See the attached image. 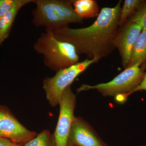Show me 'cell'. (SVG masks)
I'll return each instance as SVG.
<instances>
[{
  "label": "cell",
  "instance_id": "obj_1",
  "mask_svg": "<svg viewBox=\"0 0 146 146\" xmlns=\"http://www.w3.org/2000/svg\"><path fill=\"white\" fill-rule=\"evenodd\" d=\"M119 1L114 7H103L91 25L81 28H63L53 31L58 40L74 46L78 55H85L95 63L107 57L115 50L114 42L119 29Z\"/></svg>",
  "mask_w": 146,
  "mask_h": 146
},
{
  "label": "cell",
  "instance_id": "obj_3",
  "mask_svg": "<svg viewBox=\"0 0 146 146\" xmlns=\"http://www.w3.org/2000/svg\"><path fill=\"white\" fill-rule=\"evenodd\" d=\"M33 48L36 53L43 56L45 66L56 72L79 62V55L74 46L58 39L52 30L45 29Z\"/></svg>",
  "mask_w": 146,
  "mask_h": 146
},
{
  "label": "cell",
  "instance_id": "obj_5",
  "mask_svg": "<svg viewBox=\"0 0 146 146\" xmlns=\"http://www.w3.org/2000/svg\"><path fill=\"white\" fill-rule=\"evenodd\" d=\"M94 63V60L86 58L58 71L52 77L45 78L43 81V89L51 106L55 107L59 104L61 95L65 89L70 86L77 77Z\"/></svg>",
  "mask_w": 146,
  "mask_h": 146
},
{
  "label": "cell",
  "instance_id": "obj_15",
  "mask_svg": "<svg viewBox=\"0 0 146 146\" xmlns=\"http://www.w3.org/2000/svg\"><path fill=\"white\" fill-rule=\"evenodd\" d=\"M128 21L135 23L146 31V1H144L140 8L129 18Z\"/></svg>",
  "mask_w": 146,
  "mask_h": 146
},
{
  "label": "cell",
  "instance_id": "obj_7",
  "mask_svg": "<svg viewBox=\"0 0 146 146\" xmlns=\"http://www.w3.org/2000/svg\"><path fill=\"white\" fill-rule=\"evenodd\" d=\"M36 136L35 132L29 130L8 112L0 109V137L22 145Z\"/></svg>",
  "mask_w": 146,
  "mask_h": 146
},
{
  "label": "cell",
  "instance_id": "obj_20",
  "mask_svg": "<svg viewBox=\"0 0 146 146\" xmlns=\"http://www.w3.org/2000/svg\"><path fill=\"white\" fill-rule=\"evenodd\" d=\"M16 146H22L21 145H16Z\"/></svg>",
  "mask_w": 146,
  "mask_h": 146
},
{
  "label": "cell",
  "instance_id": "obj_11",
  "mask_svg": "<svg viewBox=\"0 0 146 146\" xmlns=\"http://www.w3.org/2000/svg\"><path fill=\"white\" fill-rule=\"evenodd\" d=\"M75 11L82 19L98 17L100 8L95 0H72Z\"/></svg>",
  "mask_w": 146,
  "mask_h": 146
},
{
  "label": "cell",
  "instance_id": "obj_2",
  "mask_svg": "<svg viewBox=\"0 0 146 146\" xmlns=\"http://www.w3.org/2000/svg\"><path fill=\"white\" fill-rule=\"evenodd\" d=\"M36 5L32 11V24L52 31L69 27L71 23L82 24L83 19L77 14L72 0H33Z\"/></svg>",
  "mask_w": 146,
  "mask_h": 146
},
{
  "label": "cell",
  "instance_id": "obj_19",
  "mask_svg": "<svg viewBox=\"0 0 146 146\" xmlns=\"http://www.w3.org/2000/svg\"><path fill=\"white\" fill-rule=\"evenodd\" d=\"M141 68L142 69V70L145 72V70H146V63H144V64H142L141 65Z\"/></svg>",
  "mask_w": 146,
  "mask_h": 146
},
{
  "label": "cell",
  "instance_id": "obj_10",
  "mask_svg": "<svg viewBox=\"0 0 146 146\" xmlns=\"http://www.w3.org/2000/svg\"><path fill=\"white\" fill-rule=\"evenodd\" d=\"M33 0H18V3L11 10L0 19V46L10 34L13 23L21 8Z\"/></svg>",
  "mask_w": 146,
  "mask_h": 146
},
{
  "label": "cell",
  "instance_id": "obj_18",
  "mask_svg": "<svg viewBox=\"0 0 146 146\" xmlns=\"http://www.w3.org/2000/svg\"><path fill=\"white\" fill-rule=\"evenodd\" d=\"M139 90H145V91H146V73L143 80H142V82L140 84V85L134 90V92L139 91Z\"/></svg>",
  "mask_w": 146,
  "mask_h": 146
},
{
  "label": "cell",
  "instance_id": "obj_8",
  "mask_svg": "<svg viewBox=\"0 0 146 146\" xmlns=\"http://www.w3.org/2000/svg\"><path fill=\"white\" fill-rule=\"evenodd\" d=\"M142 30V27L139 25L128 21L125 25L120 27L116 35L114 46L119 51L122 64L125 69L129 63L134 44Z\"/></svg>",
  "mask_w": 146,
  "mask_h": 146
},
{
  "label": "cell",
  "instance_id": "obj_9",
  "mask_svg": "<svg viewBox=\"0 0 146 146\" xmlns=\"http://www.w3.org/2000/svg\"><path fill=\"white\" fill-rule=\"evenodd\" d=\"M68 146H108L89 123L75 117L71 126Z\"/></svg>",
  "mask_w": 146,
  "mask_h": 146
},
{
  "label": "cell",
  "instance_id": "obj_12",
  "mask_svg": "<svg viewBox=\"0 0 146 146\" xmlns=\"http://www.w3.org/2000/svg\"><path fill=\"white\" fill-rule=\"evenodd\" d=\"M146 60V31L142 30L133 46L130 60L127 68L137 64L141 65Z\"/></svg>",
  "mask_w": 146,
  "mask_h": 146
},
{
  "label": "cell",
  "instance_id": "obj_21",
  "mask_svg": "<svg viewBox=\"0 0 146 146\" xmlns=\"http://www.w3.org/2000/svg\"><path fill=\"white\" fill-rule=\"evenodd\" d=\"M1 0H0V3H1Z\"/></svg>",
  "mask_w": 146,
  "mask_h": 146
},
{
  "label": "cell",
  "instance_id": "obj_13",
  "mask_svg": "<svg viewBox=\"0 0 146 146\" xmlns=\"http://www.w3.org/2000/svg\"><path fill=\"white\" fill-rule=\"evenodd\" d=\"M141 0H125L120 11L119 25L121 27L127 22L129 18L140 8L143 2Z\"/></svg>",
  "mask_w": 146,
  "mask_h": 146
},
{
  "label": "cell",
  "instance_id": "obj_4",
  "mask_svg": "<svg viewBox=\"0 0 146 146\" xmlns=\"http://www.w3.org/2000/svg\"><path fill=\"white\" fill-rule=\"evenodd\" d=\"M146 73L142 70L140 64H136L126 68L109 82L94 86L83 84L78 91L96 89L105 97L116 96L120 94L128 96L140 85Z\"/></svg>",
  "mask_w": 146,
  "mask_h": 146
},
{
  "label": "cell",
  "instance_id": "obj_23",
  "mask_svg": "<svg viewBox=\"0 0 146 146\" xmlns=\"http://www.w3.org/2000/svg\"></svg>",
  "mask_w": 146,
  "mask_h": 146
},
{
  "label": "cell",
  "instance_id": "obj_16",
  "mask_svg": "<svg viewBox=\"0 0 146 146\" xmlns=\"http://www.w3.org/2000/svg\"><path fill=\"white\" fill-rule=\"evenodd\" d=\"M18 0H1L0 3V19L16 5Z\"/></svg>",
  "mask_w": 146,
  "mask_h": 146
},
{
  "label": "cell",
  "instance_id": "obj_6",
  "mask_svg": "<svg viewBox=\"0 0 146 146\" xmlns=\"http://www.w3.org/2000/svg\"><path fill=\"white\" fill-rule=\"evenodd\" d=\"M76 97L71 90L70 86L65 89L60 97V114L55 131V146H68V138L75 117Z\"/></svg>",
  "mask_w": 146,
  "mask_h": 146
},
{
  "label": "cell",
  "instance_id": "obj_22",
  "mask_svg": "<svg viewBox=\"0 0 146 146\" xmlns=\"http://www.w3.org/2000/svg\"><path fill=\"white\" fill-rule=\"evenodd\" d=\"M146 63V60L145 62V63H143V64H144V63Z\"/></svg>",
  "mask_w": 146,
  "mask_h": 146
},
{
  "label": "cell",
  "instance_id": "obj_14",
  "mask_svg": "<svg viewBox=\"0 0 146 146\" xmlns=\"http://www.w3.org/2000/svg\"><path fill=\"white\" fill-rule=\"evenodd\" d=\"M52 138L50 131L44 130L23 146H55L54 138Z\"/></svg>",
  "mask_w": 146,
  "mask_h": 146
},
{
  "label": "cell",
  "instance_id": "obj_17",
  "mask_svg": "<svg viewBox=\"0 0 146 146\" xmlns=\"http://www.w3.org/2000/svg\"><path fill=\"white\" fill-rule=\"evenodd\" d=\"M17 145L8 139L0 137V146H15Z\"/></svg>",
  "mask_w": 146,
  "mask_h": 146
}]
</instances>
